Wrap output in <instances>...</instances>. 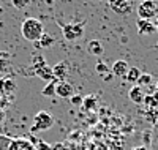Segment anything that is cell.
<instances>
[{"mask_svg":"<svg viewBox=\"0 0 158 150\" xmlns=\"http://www.w3.org/2000/svg\"><path fill=\"white\" fill-rule=\"evenodd\" d=\"M21 33L25 40L29 41H38L40 36L44 33V27H43V22L36 19V18H27L22 25H21Z\"/></svg>","mask_w":158,"mask_h":150,"instance_id":"1","label":"cell"},{"mask_svg":"<svg viewBox=\"0 0 158 150\" xmlns=\"http://www.w3.org/2000/svg\"><path fill=\"white\" fill-rule=\"evenodd\" d=\"M54 125V117L46 111H40L35 119H33V127L30 128L32 133H40V131H46Z\"/></svg>","mask_w":158,"mask_h":150,"instance_id":"2","label":"cell"},{"mask_svg":"<svg viewBox=\"0 0 158 150\" xmlns=\"http://www.w3.org/2000/svg\"><path fill=\"white\" fill-rule=\"evenodd\" d=\"M84 27H85V21L79 22V24H60L62 33L65 40H68V41H74V40L81 38L84 33Z\"/></svg>","mask_w":158,"mask_h":150,"instance_id":"3","label":"cell"},{"mask_svg":"<svg viewBox=\"0 0 158 150\" xmlns=\"http://www.w3.org/2000/svg\"><path fill=\"white\" fill-rule=\"evenodd\" d=\"M156 15H158V5L155 0H144V2H141V5H138L139 19L152 21V18H155Z\"/></svg>","mask_w":158,"mask_h":150,"instance_id":"4","label":"cell"},{"mask_svg":"<svg viewBox=\"0 0 158 150\" xmlns=\"http://www.w3.org/2000/svg\"><path fill=\"white\" fill-rule=\"evenodd\" d=\"M108 5L118 16H127L133 11V0H108Z\"/></svg>","mask_w":158,"mask_h":150,"instance_id":"5","label":"cell"},{"mask_svg":"<svg viewBox=\"0 0 158 150\" xmlns=\"http://www.w3.org/2000/svg\"><path fill=\"white\" fill-rule=\"evenodd\" d=\"M56 95L60 98H71L74 95V89L67 81H60V82L56 84Z\"/></svg>","mask_w":158,"mask_h":150,"instance_id":"6","label":"cell"},{"mask_svg":"<svg viewBox=\"0 0 158 150\" xmlns=\"http://www.w3.org/2000/svg\"><path fill=\"white\" fill-rule=\"evenodd\" d=\"M52 74H54V81H65L68 76V63L67 62H59L56 66H52Z\"/></svg>","mask_w":158,"mask_h":150,"instance_id":"7","label":"cell"},{"mask_svg":"<svg viewBox=\"0 0 158 150\" xmlns=\"http://www.w3.org/2000/svg\"><path fill=\"white\" fill-rule=\"evenodd\" d=\"M136 27H138V32L141 35H150L153 32H156V27L152 21H147V19H139L136 21Z\"/></svg>","mask_w":158,"mask_h":150,"instance_id":"8","label":"cell"},{"mask_svg":"<svg viewBox=\"0 0 158 150\" xmlns=\"http://www.w3.org/2000/svg\"><path fill=\"white\" fill-rule=\"evenodd\" d=\"M8 150H36V147L27 139H13L8 144Z\"/></svg>","mask_w":158,"mask_h":150,"instance_id":"9","label":"cell"},{"mask_svg":"<svg viewBox=\"0 0 158 150\" xmlns=\"http://www.w3.org/2000/svg\"><path fill=\"white\" fill-rule=\"evenodd\" d=\"M11 54L6 51H0V74H6L11 70Z\"/></svg>","mask_w":158,"mask_h":150,"instance_id":"10","label":"cell"},{"mask_svg":"<svg viewBox=\"0 0 158 150\" xmlns=\"http://www.w3.org/2000/svg\"><path fill=\"white\" fill-rule=\"evenodd\" d=\"M16 90V82H15V79H11V77H3V79H0V93L2 95H11L13 92Z\"/></svg>","mask_w":158,"mask_h":150,"instance_id":"11","label":"cell"},{"mask_svg":"<svg viewBox=\"0 0 158 150\" xmlns=\"http://www.w3.org/2000/svg\"><path fill=\"white\" fill-rule=\"evenodd\" d=\"M128 68L130 66H128V63L125 60H117L111 66V73H112V76H117V77H125Z\"/></svg>","mask_w":158,"mask_h":150,"instance_id":"12","label":"cell"},{"mask_svg":"<svg viewBox=\"0 0 158 150\" xmlns=\"http://www.w3.org/2000/svg\"><path fill=\"white\" fill-rule=\"evenodd\" d=\"M144 97H146V93H144V90H142L139 85L131 87L130 92H128V98L133 101L135 104H141V103L144 101Z\"/></svg>","mask_w":158,"mask_h":150,"instance_id":"13","label":"cell"},{"mask_svg":"<svg viewBox=\"0 0 158 150\" xmlns=\"http://www.w3.org/2000/svg\"><path fill=\"white\" fill-rule=\"evenodd\" d=\"M87 52L90 54V56H97V57L103 56L104 49H103L101 41H98V40H90V41L87 43Z\"/></svg>","mask_w":158,"mask_h":150,"instance_id":"14","label":"cell"},{"mask_svg":"<svg viewBox=\"0 0 158 150\" xmlns=\"http://www.w3.org/2000/svg\"><path fill=\"white\" fill-rule=\"evenodd\" d=\"M35 74L43 79V81H48V82H52L54 81V74H52V68L49 65H44L41 68H38V70H35Z\"/></svg>","mask_w":158,"mask_h":150,"instance_id":"15","label":"cell"},{"mask_svg":"<svg viewBox=\"0 0 158 150\" xmlns=\"http://www.w3.org/2000/svg\"><path fill=\"white\" fill-rule=\"evenodd\" d=\"M84 111H95L97 107V97H94V95H87V97H84V101H82V106H81Z\"/></svg>","mask_w":158,"mask_h":150,"instance_id":"16","label":"cell"},{"mask_svg":"<svg viewBox=\"0 0 158 150\" xmlns=\"http://www.w3.org/2000/svg\"><path fill=\"white\" fill-rule=\"evenodd\" d=\"M139 76H141L139 68H138V66H130L123 79L127 81V82H135V84H136V81H138V77H139Z\"/></svg>","mask_w":158,"mask_h":150,"instance_id":"17","label":"cell"},{"mask_svg":"<svg viewBox=\"0 0 158 150\" xmlns=\"http://www.w3.org/2000/svg\"><path fill=\"white\" fill-rule=\"evenodd\" d=\"M54 43H56V38L52 36V35H49V33H46V32L40 36V40H38L40 48H51Z\"/></svg>","mask_w":158,"mask_h":150,"instance_id":"18","label":"cell"},{"mask_svg":"<svg viewBox=\"0 0 158 150\" xmlns=\"http://www.w3.org/2000/svg\"><path fill=\"white\" fill-rule=\"evenodd\" d=\"M152 74H149V73H141V76L138 77V81H136V85H139L141 89L142 87H147V85H150L152 84Z\"/></svg>","mask_w":158,"mask_h":150,"instance_id":"19","label":"cell"},{"mask_svg":"<svg viewBox=\"0 0 158 150\" xmlns=\"http://www.w3.org/2000/svg\"><path fill=\"white\" fill-rule=\"evenodd\" d=\"M44 65H48V63H46V59L41 56V54H36V56L32 57V66L35 68V70H38V68H41Z\"/></svg>","mask_w":158,"mask_h":150,"instance_id":"20","label":"cell"},{"mask_svg":"<svg viewBox=\"0 0 158 150\" xmlns=\"http://www.w3.org/2000/svg\"><path fill=\"white\" fill-rule=\"evenodd\" d=\"M56 81H52V82H48L46 87L43 89V97H52V95H56Z\"/></svg>","mask_w":158,"mask_h":150,"instance_id":"21","label":"cell"},{"mask_svg":"<svg viewBox=\"0 0 158 150\" xmlns=\"http://www.w3.org/2000/svg\"><path fill=\"white\" fill-rule=\"evenodd\" d=\"M95 70H97V73H98L100 76H104V74L111 73V68L104 63V62H98V63L95 65Z\"/></svg>","mask_w":158,"mask_h":150,"instance_id":"22","label":"cell"},{"mask_svg":"<svg viewBox=\"0 0 158 150\" xmlns=\"http://www.w3.org/2000/svg\"><path fill=\"white\" fill-rule=\"evenodd\" d=\"M30 2H32V0H11L13 6L18 8V10H24V8H27V6L30 5Z\"/></svg>","mask_w":158,"mask_h":150,"instance_id":"23","label":"cell"},{"mask_svg":"<svg viewBox=\"0 0 158 150\" xmlns=\"http://www.w3.org/2000/svg\"><path fill=\"white\" fill-rule=\"evenodd\" d=\"M70 101H71V104H73V106H82L84 97H81V95H77V93H74L73 97L70 98Z\"/></svg>","mask_w":158,"mask_h":150,"instance_id":"24","label":"cell"},{"mask_svg":"<svg viewBox=\"0 0 158 150\" xmlns=\"http://www.w3.org/2000/svg\"><path fill=\"white\" fill-rule=\"evenodd\" d=\"M90 150H109L104 142H94L90 145Z\"/></svg>","mask_w":158,"mask_h":150,"instance_id":"25","label":"cell"},{"mask_svg":"<svg viewBox=\"0 0 158 150\" xmlns=\"http://www.w3.org/2000/svg\"><path fill=\"white\" fill-rule=\"evenodd\" d=\"M156 119H158V109H152V114H150V112H147V120H149V122L155 123Z\"/></svg>","mask_w":158,"mask_h":150,"instance_id":"26","label":"cell"},{"mask_svg":"<svg viewBox=\"0 0 158 150\" xmlns=\"http://www.w3.org/2000/svg\"><path fill=\"white\" fill-rule=\"evenodd\" d=\"M36 150H51V148L48 147V144H46V142L40 141V142H38V147H36Z\"/></svg>","mask_w":158,"mask_h":150,"instance_id":"27","label":"cell"},{"mask_svg":"<svg viewBox=\"0 0 158 150\" xmlns=\"http://www.w3.org/2000/svg\"><path fill=\"white\" fill-rule=\"evenodd\" d=\"M51 150H67V147H65V144L59 142V144H54V145H52Z\"/></svg>","mask_w":158,"mask_h":150,"instance_id":"28","label":"cell"},{"mask_svg":"<svg viewBox=\"0 0 158 150\" xmlns=\"http://www.w3.org/2000/svg\"><path fill=\"white\" fill-rule=\"evenodd\" d=\"M103 81H104V82H111V81H112V73L104 74V76H103Z\"/></svg>","mask_w":158,"mask_h":150,"instance_id":"29","label":"cell"},{"mask_svg":"<svg viewBox=\"0 0 158 150\" xmlns=\"http://www.w3.org/2000/svg\"><path fill=\"white\" fill-rule=\"evenodd\" d=\"M5 117H6V114H5V111L2 107H0V123H2V122L5 120Z\"/></svg>","mask_w":158,"mask_h":150,"instance_id":"30","label":"cell"},{"mask_svg":"<svg viewBox=\"0 0 158 150\" xmlns=\"http://www.w3.org/2000/svg\"><path fill=\"white\" fill-rule=\"evenodd\" d=\"M131 150H147V147L146 145H139V147H133Z\"/></svg>","mask_w":158,"mask_h":150,"instance_id":"31","label":"cell"},{"mask_svg":"<svg viewBox=\"0 0 158 150\" xmlns=\"http://www.w3.org/2000/svg\"><path fill=\"white\" fill-rule=\"evenodd\" d=\"M155 27H156V30H158V19H156V22H155Z\"/></svg>","mask_w":158,"mask_h":150,"instance_id":"32","label":"cell"},{"mask_svg":"<svg viewBox=\"0 0 158 150\" xmlns=\"http://www.w3.org/2000/svg\"><path fill=\"white\" fill-rule=\"evenodd\" d=\"M48 2H49V3H51V2H52V0H48Z\"/></svg>","mask_w":158,"mask_h":150,"instance_id":"33","label":"cell"},{"mask_svg":"<svg viewBox=\"0 0 158 150\" xmlns=\"http://www.w3.org/2000/svg\"><path fill=\"white\" fill-rule=\"evenodd\" d=\"M141 2H144V0H141Z\"/></svg>","mask_w":158,"mask_h":150,"instance_id":"34","label":"cell"}]
</instances>
